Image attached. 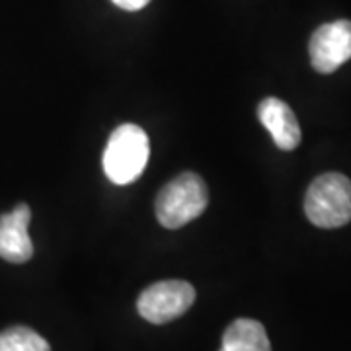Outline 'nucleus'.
<instances>
[{"label": "nucleus", "instance_id": "9d476101", "mask_svg": "<svg viewBox=\"0 0 351 351\" xmlns=\"http://www.w3.org/2000/svg\"><path fill=\"white\" fill-rule=\"evenodd\" d=\"M115 6L129 10V12H137L141 8H145L151 0H112Z\"/></svg>", "mask_w": 351, "mask_h": 351}, {"label": "nucleus", "instance_id": "20e7f679", "mask_svg": "<svg viewBox=\"0 0 351 351\" xmlns=\"http://www.w3.org/2000/svg\"><path fill=\"white\" fill-rule=\"evenodd\" d=\"M195 301V289L188 281H160L141 293L138 314L151 324H168L186 314Z\"/></svg>", "mask_w": 351, "mask_h": 351}, {"label": "nucleus", "instance_id": "7ed1b4c3", "mask_svg": "<svg viewBox=\"0 0 351 351\" xmlns=\"http://www.w3.org/2000/svg\"><path fill=\"white\" fill-rule=\"evenodd\" d=\"M209 203L201 176L184 172L168 182L156 197V219L166 228H180L197 219Z\"/></svg>", "mask_w": 351, "mask_h": 351}, {"label": "nucleus", "instance_id": "0eeeda50", "mask_svg": "<svg viewBox=\"0 0 351 351\" xmlns=\"http://www.w3.org/2000/svg\"><path fill=\"white\" fill-rule=\"evenodd\" d=\"M258 117L281 151H295L301 145V125L293 110L279 98H265L258 106Z\"/></svg>", "mask_w": 351, "mask_h": 351}, {"label": "nucleus", "instance_id": "39448f33", "mask_svg": "<svg viewBox=\"0 0 351 351\" xmlns=\"http://www.w3.org/2000/svg\"><path fill=\"white\" fill-rule=\"evenodd\" d=\"M311 63L320 75H330L351 59V22L336 20L320 25L308 43Z\"/></svg>", "mask_w": 351, "mask_h": 351}, {"label": "nucleus", "instance_id": "423d86ee", "mask_svg": "<svg viewBox=\"0 0 351 351\" xmlns=\"http://www.w3.org/2000/svg\"><path fill=\"white\" fill-rule=\"evenodd\" d=\"M32 211L27 205H18L12 213L0 217V258L10 263H25L34 256V244L27 226Z\"/></svg>", "mask_w": 351, "mask_h": 351}, {"label": "nucleus", "instance_id": "f03ea898", "mask_svg": "<svg viewBox=\"0 0 351 351\" xmlns=\"http://www.w3.org/2000/svg\"><path fill=\"white\" fill-rule=\"evenodd\" d=\"M304 213L314 226L339 228L351 221V180L339 172L318 176L308 186Z\"/></svg>", "mask_w": 351, "mask_h": 351}, {"label": "nucleus", "instance_id": "f257e3e1", "mask_svg": "<svg viewBox=\"0 0 351 351\" xmlns=\"http://www.w3.org/2000/svg\"><path fill=\"white\" fill-rule=\"evenodd\" d=\"M149 135L145 129L125 123L113 129L104 151V172L110 182L127 186L138 180L149 162Z\"/></svg>", "mask_w": 351, "mask_h": 351}, {"label": "nucleus", "instance_id": "1a4fd4ad", "mask_svg": "<svg viewBox=\"0 0 351 351\" xmlns=\"http://www.w3.org/2000/svg\"><path fill=\"white\" fill-rule=\"evenodd\" d=\"M0 351H51V346L38 332L14 326L0 332Z\"/></svg>", "mask_w": 351, "mask_h": 351}, {"label": "nucleus", "instance_id": "6e6552de", "mask_svg": "<svg viewBox=\"0 0 351 351\" xmlns=\"http://www.w3.org/2000/svg\"><path fill=\"white\" fill-rule=\"evenodd\" d=\"M219 351H271V343L258 320L239 318L226 328Z\"/></svg>", "mask_w": 351, "mask_h": 351}]
</instances>
